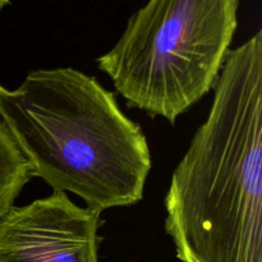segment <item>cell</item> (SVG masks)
I'll return each mask as SVG.
<instances>
[{
  "mask_svg": "<svg viewBox=\"0 0 262 262\" xmlns=\"http://www.w3.org/2000/svg\"><path fill=\"white\" fill-rule=\"evenodd\" d=\"M239 0H148L97 59L127 106L177 118L214 87L238 26Z\"/></svg>",
  "mask_w": 262,
  "mask_h": 262,
  "instance_id": "3957f363",
  "label": "cell"
},
{
  "mask_svg": "<svg viewBox=\"0 0 262 262\" xmlns=\"http://www.w3.org/2000/svg\"><path fill=\"white\" fill-rule=\"evenodd\" d=\"M100 215L66 192L12 206L0 217V262H99Z\"/></svg>",
  "mask_w": 262,
  "mask_h": 262,
  "instance_id": "277c9868",
  "label": "cell"
},
{
  "mask_svg": "<svg viewBox=\"0 0 262 262\" xmlns=\"http://www.w3.org/2000/svg\"><path fill=\"white\" fill-rule=\"evenodd\" d=\"M9 2H10V0H0V12H2L3 8H4L5 5L9 4Z\"/></svg>",
  "mask_w": 262,
  "mask_h": 262,
  "instance_id": "8992f818",
  "label": "cell"
},
{
  "mask_svg": "<svg viewBox=\"0 0 262 262\" xmlns=\"http://www.w3.org/2000/svg\"><path fill=\"white\" fill-rule=\"evenodd\" d=\"M33 178L32 168L0 122V217L4 216Z\"/></svg>",
  "mask_w": 262,
  "mask_h": 262,
  "instance_id": "5b68a950",
  "label": "cell"
},
{
  "mask_svg": "<svg viewBox=\"0 0 262 262\" xmlns=\"http://www.w3.org/2000/svg\"><path fill=\"white\" fill-rule=\"evenodd\" d=\"M174 170L165 230L183 262H262V31L230 50Z\"/></svg>",
  "mask_w": 262,
  "mask_h": 262,
  "instance_id": "6da1fadb",
  "label": "cell"
},
{
  "mask_svg": "<svg viewBox=\"0 0 262 262\" xmlns=\"http://www.w3.org/2000/svg\"><path fill=\"white\" fill-rule=\"evenodd\" d=\"M0 122L54 192L76 194L100 214L142 200L152 166L146 136L95 77L38 69L18 89L0 84Z\"/></svg>",
  "mask_w": 262,
  "mask_h": 262,
  "instance_id": "7a4b0ae2",
  "label": "cell"
}]
</instances>
